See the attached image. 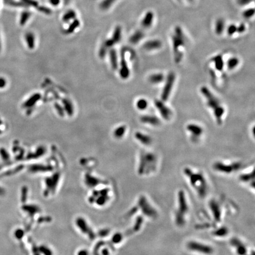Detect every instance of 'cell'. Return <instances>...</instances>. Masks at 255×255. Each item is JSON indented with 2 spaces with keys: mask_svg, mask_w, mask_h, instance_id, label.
<instances>
[{
  "mask_svg": "<svg viewBox=\"0 0 255 255\" xmlns=\"http://www.w3.org/2000/svg\"><path fill=\"white\" fill-rule=\"evenodd\" d=\"M212 60L214 62L215 67L217 70L219 71H221L224 67V62L223 60V57L221 55H217L214 56Z\"/></svg>",
  "mask_w": 255,
  "mask_h": 255,
  "instance_id": "26",
  "label": "cell"
},
{
  "mask_svg": "<svg viewBox=\"0 0 255 255\" xmlns=\"http://www.w3.org/2000/svg\"><path fill=\"white\" fill-rule=\"evenodd\" d=\"M31 14L32 13L29 11H24L22 13L21 20H20V23L21 25H24L25 24V22H26L28 21V20L30 18Z\"/></svg>",
  "mask_w": 255,
  "mask_h": 255,
  "instance_id": "36",
  "label": "cell"
},
{
  "mask_svg": "<svg viewBox=\"0 0 255 255\" xmlns=\"http://www.w3.org/2000/svg\"><path fill=\"white\" fill-rule=\"evenodd\" d=\"M76 17V13L73 10H69L63 15L62 19L65 22H67L72 20H74Z\"/></svg>",
  "mask_w": 255,
  "mask_h": 255,
  "instance_id": "30",
  "label": "cell"
},
{
  "mask_svg": "<svg viewBox=\"0 0 255 255\" xmlns=\"http://www.w3.org/2000/svg\"><path fill=\"white\" fill-rule=\"evenodd\" d=\"M222 206V202L216 198L212 199L209 202V209L210 213L211 214V217L213 220V226L214 227L219 225L221 223V219L223 218V212Z\"/></svg>",
  "mask_w": 255,
  "mask_h": 255,
  "instance_id": "9",
  "label": "cell"
},
{
  "mask_svg": "<svg viewBox=\"0 0 255 255\" xmlns=\"http://www.w3.org/2000/svg\"><path fill=\"white\" fill-rule=\"evenodd\" d=\"M158 168V158L154 153L142 152L139 166L138 174L144 177H149L156 172Z\"/></svg>",
  "mask_w": 255,
  "mask_h": 255,
  "instance_id": "3",
  "label": "cell"
},
{
  "mask_svg": "<svg viewBox=\"0 0 255 255\" xmlns=\"http://www.w3.org/2000/svg\"><path fill=\"white\" fill-rule=\"evenodd\" d=\"M229 244L236 255H254V249H251L244 241L238 237L231 238Z\"/></svg>",
  "mask_w": 255,
  "mask_h": 255,
  "instance_id": "8",
  "label": "cell"
},
{
  "mask_svg": "<svg viewBox=\"0 0 255 255\" xmlns=\"http://www.w3.org/2000/svg\"><path fill=\"white\" fill-rule=\"evenodd\" d=\"M154 105L164 119L166 120H170L172 115V111L164 104L162 100L156 99L154 100Z\"/></svg>",
  "mask_w": 255,
  "mask_h": 255,
  "instance_id": "12",
  "label": "cell"
},
{
  "mask_svg": "<svg viewBox=\"0 0 255 255\" xmlns=\"http://www.w3.org/2000/svg\"><path fill=\"white\" fill-rule=\"evenodd\" d=\"M41 97V95L39 93H36L31 96L27 101L25 102V103L23 105L24 108H30L36 104V103L38 100H40Z\"/></svg>",
  "mask_w": 255,
  "mask_h": 255,
  "instance_id": "23",
  "label": "cell"
},
{
  "mask_svg": "<svg viewBox=\"0 0 255 255\" xmlns=\"http://www.w3.org/2000/svg\"><path fill=\"white\" fill-rule=\"evenodd\" d=\"M109 55H110V60H111L112 67L113 69L115 70L118 68V58H117L116 50L114 49L111 50Z\"/></svg>",
  "mask_w": 255,
  "mask_h": 255,
  "instance_id": "29",
  "label": "cell"
},
{
  "mask_svg": "<svg viewBox=\"0 0 255 255\" xmlns=\"http://www.w3.org/2000/svg\"><path fill=\"white\" fill-rule=\"evenodd\" d=\"M55 108H56V111H57L58 113L59 114V115L63 116H64V111L62 108V107L60 105H59L58 104H55Z\"/></svg>",
  "mask_w": 255,
  "mask_h": 255,
  "instance_id": "42",
  "label": "cell"
},
{
  "mask_svg": "<svg viewBox=\"0 0 255 255\" xmlns=\"http://www.w3.org/2000/svg\"><path fill=\"white\" fill-rule=\"evenodd\" d=\"M126 128L125 126L122 125L118 127L114 131V135L117 138H121L125 134Z\"/></svg>",
  "mask_w": 255,
  "mask_h": 255,
  "instance_id": "35",
  "label": "cell"
},
{
  "mask_svg": "<svg viewBox=\"0 0 255 255\" xmlns=\"http://www.w3.org/2000/svg\"><path fill=\"white\" fill-rule=\"evenodd\" d=\"M241 161H233L226 163L218 161L213 164V169L216 172L223 175H231L239 171L242 167Z\"/></svg>",
  "mask_w": 255,
  "mask_h": 255,
  "instance_id": "7",
  "label": "cell"
},
{
  "mask_svg": "<svg viewBox=\"0 0 255 255\" xmlns=\"http://www.w3.org/2000/svg\"><path fill=\"white\" fill-rule=\"evenodd\" d=\"M237 32V26L235 24H230L227 28V34L228 36H232L236 34Z\"/></svg>",
  "mask_w": 255,
  "mask_h": 255,
  "instance_id": "37",
  "label": "cell"
},
{
  "mask_svg": "<svg viewBox=\"0 0 255 255\" xmlns=\"http://www.w3.org/2000/svg\"><path fill=\"white\" fill-rule=\"evenodd\" d=\"M144 36L145 34L142 31L137 30L131 36L130 39V41L133 44H138L141 40L143 39Z\"/></svg>",
  "mask_w": 255,
  "mask_h": 255,
  "instance_id": "22",
  "label": "cell"
},
{
  "mask_svg": "<svg viewBox=\"0 0 255 255\" xmlns=\"http://www.w3.org/2000/svg\"><path fill=\"white\" fill-rule=\"evenodd\" d=\"M6 85V81L2 78H0V88H3Z\"/></svg>",
  "mask_w": 255,
  "mask_h": 255,
  "instance_id": "44",
  "label": "cell"
},
{
  "mask_svg": "<svg viewBox=\"0 0 255 255\" xmlns=\"http://www.w3.org/2000/svg\"><path fill=\"white\" fill-rule=\"evenodd\" d=\"M165 79L164 74L161 73H156L149 76L148 81L152 84H159L162 83Z\"/></svg>",
  "mask_w": 255,
  "mask_h": 255,
  "instance_id": "21",
  "label": "cell"
},
{
  "mask_svg": "<svg viewBox=\"0 0 255 255\" xmlns=\"http://www.w3.org/2000/svg\"><path fill=\"white\" fill-rule=\"evenodd\" d=\"M25 41L27 44L30 49H33L35 46V36L34 34L32 32L27 33L25 36Z\"/></svg>",
  "mask_w": 255,
  "mask_h": 255,
  "instance_id": "25",
  "label": "cell"
},
{
  "mask_svg": "<svg viewBox=\"0 0 255 255\" xmlns=\"http://www.w3.org/2000/svg\"><path fill=\"white\" fill-rule=\"evenodd\" d=\"M238 1H239V3L240 4L244 5V4L249 3L250 2L253 1V0H238Z\"/></svg>",
  "mask_w": 255,
  "mask_h": 255,
  "instance_id": "45",
  "label": "cell"
},
{
  "mask_svg": "<svg viewBox=\"0 0 255 255\" xmlns=\"http://www.w3.org/2000/svg\"><path fill=\"white\" fill-rule=\"evenodd\" d=\"M214 228L212 232L213 237L217 239H223L227 237L229 234V229L227 226L222 225L221 226H214Z\"/></svg>",
  "mask_w": 255,
  "mask_h": 255,
  "instance_id": "15",
  "label": "cell"
},
{
  "mask_svg": "<svg viewBox=\"0 0 255 255\" xmlns=\"http://www.w3.org/2000/svg\"><path fill=\"white\" fill-rule=\"evenodd\" d=\"M80 24H81V22H80V21L79 20L74 19L73 21V22L69 25V26L67 28V29L64 32V34H69L72 33L76 29L78 28L80 26Z\"/></svg>",
  "mask_w": 255,
  "mask_h": 255,
  "instance_id": "27",
  "label": "cell"
},
{
  "mask_svg": "<svg viewBox=\"0 0 255 255\" xmlns=\"http://www.w3.org/2000/svg\"><path fill=\"white\" fill-rule=\"evenodd\" d=\"M240 63L239 59L236 57H232L229 59L227 62V67L229 70H233L239 65Z\"/></svg>",
  "mask_w": 255,
  "mask_h": 255,
  "instance_id": "28",
  "label": "cell"
},
{
  "mask_svg": "<svg viewBox=\"0 0 255 255\" xmlns=\"http://www.w3.org/2000/svg\"><path fill=\"white\" fill-rule=\"evenodd\" d=\"M24 4H25L27 6H32L33 7L37 8L39 6V3L36 1V0H22Z\"/></svg>",
  "mask_w": 255,
  "mask_h": 255,
  "instance_id": "38",
  "label": "cell"
},
{
  "mask_svg": "<svg viewBox=\"0 0 255 255\" xmlns=\"http://www.w3.org/2000/svg\"><path fill=\"white\" fill-rule=\"evenodd\" d=\"M187 37L180 27H176L172 36V50L174 61L180 63L183 59L184 50L187 44Z\"/></svg>",
  "mask_w": 255,
  "mask_h": 255,
  "instance_id": "5",
  "label": "cell"
},
{
  "mask_svg": "<svg viewBox=\"0 0 255 255\" xmlns=\"http://www.w3.org/2000/svg\"><path fill=\"white\" fill-rule=\"evenodd\" d=\"M116 0H103L99 5V7L102 10H106L109 8Z\"/></svg>",
  "mask_w": 255,
  "mask_h": 255,
  "instance_id": "33",
  "label": "cell"
},
{
  "mask_svg": "<svg viewBox=\"0 0 255 255\" xmlns=\"http://www.w3.org/2000/svg\"><path fill=\"white\" fill-rule=\"evenodd\" d=\"M63 103L64 105V109L66 111L67 113L69 116H71L73 113V108L71 103L67 99H64L63 100Z\"/></svg>",
  "mask_w": 255,
  "mask_h": 255,
  "instance_id": "34",
  "label": "cell"
},
{
  "mask_svg": "<svg viewBox=\"0 0 255 255\" xmlns=\"http://www.w3.org/2000/svg\"><path fill=\"white\" fill-rule=\"evenodd\" d=\"M190 212L189 199L183 189H180L177 193L176 204L173 212V220L176 227H184L187 221Z\"/></svg>",
  "mask_w": 255,
  "mask_h": 255,
  "instance_id": "2",
  "label": "cell"
},
{
  "mask_svg": "<svg viewBox=\"0 0 255 255\" xmlns=\"http://www.w3.org/2000/svg\"><path fill=\"white\" fill-rule=\"evenodd\" d=\"M70 1V0H64V2L65 4H67Z\"/></svg>",
  "mask_w": 255,
  "mask_h": 255,
  "instance_id": "46",
  "label": "cell"
},
{
  "mask_svg": "<svg viewBox=\"0 0 255 255\" xmlns=\"http://www.w3.org/2000/svg\"><path fill=\"white\" fill-rule=\"evenodd\" d=\"M225 29V22L224 21L221 19H218L215 23V32L216 34L220 36L223 34Z\"/></svg>",
  "mask_w": 255,
  "mask_h": 255,
  "instance_id": "24",
  "label": "cell"
},
{
  "mask_svg": "<svg viewBox=\"0 0 255 255\" xmlns=\"http://www.w3.org/2000/svg\"><path fill=\"white\" fill-rule=\"evenodd\" d=\"M183 173L188 186L196 195L201 199L207 197L210 192V184L204 172L187 167L184 168Z\"/></svg>",
  "mask_w": 255,
  "mask_h": 255,
  "instance_id": "1",
  "label": "cell"
},
{
  "mask_svg": "<svg viewBox=\"0 0 255 255\" xmlns=\"http://www.w3.org/2000/svg\"><path fill=\"white\" fill-rule=\"evenodd\" d=\"M135 137L141 144L144 145H149L152 142V139L149 135L141 132H137L135 134Z\"/></svg>",
  "mask_w": 255,
  "mask_h": 255,
  "instance_id": "20",
  "label": "cell"
},
{
  "mask_svg": "<svg viewBox=\"0 0 255 255\" xmlns=\"http://www.w3.org/2000/svg\"><path fill=\"white\" fill-rule=\"evenodd\" d=\"M49 2L53 6H57L60 3V0H49Z\"/></svg>",
  "mask_w": 255,
  "mask_h": 255,
  "instance_id": "43",
  "label": "cell"
},
{
  "mask_svg": "<svg viewBox=\"0 0 255 255\" xmlns=\"http://www.w3.org/2000/svg\"><path fill=\"white\" fill-rule=\"evenodd\" d=\"M140 120L143 123L154 126H159L161 123V121L157 116L152 115H143L141 116Z\"/></svg>",
  "mask_w": 255,
  "mask_h": 255,
  "instance_id": "17",
  "label": "cell"
},
{
  "mask_svg": "<svg viewBox=\"0 0 255 255\" xmlns=\"http://www.w3.org/2000/svg\"><path fill=\"white\" fill-rule=\"evenodd\" d=\"M238 180L240 184L246 186L253 191L254 190V175L253 170L251 172L241 174L239 176Z\"/></svg>",
  "mask_w": 255,
  "mask_h": 255,
  "instance_id": "13",
  "label": "cell"
},
{
  "mask_svg": "<svg viewBox=\"0 0 255 255\" xmlns=\"http://www.w3.org/2000/svg\"><path fill=\"white\" fill-rule=\"evenodd\" d=\"M246 25L243 23H242L237 26V32L238 33L241 34V33H244L246 31Z\"/></svg>",
  "mask_w": 255,
  "mask_h": 255,
  "instance_id": "41",
  "label": "cell"
},
{
  "mask_svg": "<svg viewBox=\"0 0 255 255\" xmlns=\"http://www.w3.org/2000/svg\"><path fill=\"white\" fill-rule=\"evenodd\" d=\"M186 129L191 134V138L193 139V141L197 140L198 138L202 135L204 132L202 128L195 123L188 124L187 125Z\"/></svg>",
  "mask_w": 255,
  "mask_h": 255,
  "instance_id": "14",
  "label": "cell"
},
{
  "mask_svg": "<svg viewBox=\"0 0 255 255\" xmlns=\"http://www.w3.org/2000/svg\"><path fill=\"white\" fill-rule=\"evenodd\" d=\"M175 74L174 72L171 71L168 73L166 78L165 85L161 93V100L163 102H166L168 100L172 92L174 84L175 81Z\"/></svg>",
  "mask_w": 255,
  "mask_h": 255,
  "instance_id": "11",
  "label": "cell"
},
{
  "mask_svg": "<svg viewBox=\"0 0 255 255\" xmlns=\"http://www.w3.org/2000/svg\"><path fill=\"white\" fill-rule=\"evenodd\" d=\"M37 10H39V11H40L44 14H46L47 15H50L52 13V11L51 10L50 8H49L47 7H45V6H39L37 7Z\"/></svg>",
  "mask_w": 255,
  "mask_h": 255,
  "instance_id": "40",
  "label": "cell"
},
{
  "mask_svg": "<svg viewBox=\"0 0 255 255\" xmlns=\"http://www.w3.org/2000/svg\"><path fill=\"white\" fill-rule=\"evenodd\" d=\"M162 46L163 43L160 40L152 39L146 41L143 45V48L147 51H153L160 49Z\"/></svg>",
  "mask_w": 255,
  "mask_h": 255,
  "instance_id": "18",
  "label": "cell"
},
{
  "mask_svg": "<svg viewBox=\"0 0 255 255\" xmlns=\"http://www.w3.org/2000/svg\"><path fill=\"white\" fill-rule=\"evenodd\" d=\"M120 77L123 79H126L129 78L130 71L128 66L127 62L125 60V52L122 51L121 53V60H120Z\"/></svg>",
  "mask_w": 255,
  "mask_h": 255,
  "instance_id": "16",
  "label": "cell"
},
{
  "mask_svg": "<svg viewBox=\"0 0 255 255\" xmlns=\"http://www.w3.org/2000/svg\"><path fill=\"white\" fill-rule=\"evenodd\" d=\"M186 249L191 253L199 255H213L215 252V249L211 244L195 239L187 242Z\"/></svg>",
  "mask_w": 255,
  "mask_h": 255,
  "instance_id": "6",
  "label": "cell"
},
{
  "mask_svg": "<svg viewBox=\"0 0 255 255\" xmlns=\"http://www.w3.org/2000/svg\"><path fill=\"white\" fill-rule=\"evenodd\" d=\"M136 106H137V108L139 110H140V111H145L148 108V102L147 100H146L145 99H144V98L139 99L137 102Z\"/></svg>",
  "mask_w": 255,
  "mask_h": 255,
  "instance_id": "32",
  "label": "cell"
},
{
  "mask_svg": "<svg viewBox=\"0 0 255 255\" xmlns=\"http://www.w3.org/2000/svg\"><path fill=\"white\" fill-rule=\"evenodd\" d=\"M254 8H249L247 9L246 10H245L243 13V15L245 18H250L251 17H252L254 15Z\"/></svg>",
  "mask_w": 255,
  "mask_h": 255,
  "instance_id": "39",
  "label": "cell"
},
{
  "mask_svg": "<svg viewBox=\"0 0 255 255\" xmlns=\"http://www.w3.org/2000/svg\"><path fill=\"white\" fill-rule=\"evenodd\" d=\"M139 206L141 207L143 214L147 219L150 220H156L158 216V212L157 209L150 202L148 198L144 195L139 198Z\"/></svg>",
  "mask_w": 255,
  "mask_h": 255,
  "instance_id": "10",
  "label": "cell"
},
{
  "mask_svg": "<svg viewBox=\"0 0 255 255\" xmlns=\"http://www.w3.org/2000/svg\"><path fill=\"white\" fill-rule=\"evenodd\" d=\"M154 14L152 11H149L146 13L141 21V25L144 29L150 28L154 22Z\"/></svg>",
  "mask_w": 255,
  "mask_h": 255,
  "instance_id": "19",
  "label": "cell"
},
{
  "mask_svg": "<svg viewBox=\"0 0 255 255\" xmlns=\"http://www.w3.org/2000/svg\"><path fill=\"white\" fill-rule=\"evenodd\" d=\"M200 92L205 97L208 107L213 111V114L217 123L221 125L223 122V116L225 112L224 107L221 105L219 100L207 87L202 86L200 89Z\"/></svg>",
  "mask_w": 255,
  "mask_h": 255,
  "instance_id": "4",
  "label": "cell"
},
{
  "mask_svg": "<svg viewBox=\"0 0 255 255\" xmlns=\"http://www.w3.org/2000/svg\"><path fill=\"white\" fill-rule=\"evenodd\" d=\"M122 36V29L120 26H117L113 32L112 39L113 40L115 43H118L121 39Z\"/></svg>",
  "mask_w": 255,
  "mask_h": 255,
  "instance_id": "31",
  "label": "cell"
}]
</instances>
